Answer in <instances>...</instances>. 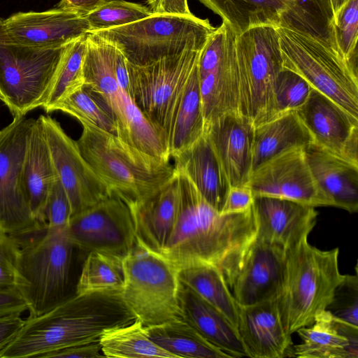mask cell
I'll list each match as a JSON object with an SVG mask.
<instances>
[{"label": "cell", "mask_w": 358, "mask_h": 358, "mask_svg": "<svg viewBox=\"0 0 358 358\" xmlns=\"http://www.w3.org/2000/svg\"><path fill=\"white\" fill-rule=\"evenodd\" d=\"M66 45L32 47L0 39V100L13 117L43 106Z\"/></svg>", "instance_id": "cell-10"}, {"label": "cell", "mask_w": 358, "mask_h": 358, "mask_svg": "<svg viewBox=\"0 0 358 358\" xmlns=\"http://www.w3.org/2000/svg\"><path fill=\"white\" fill-rule=\"evenodd\" d=\"M59 110L76 118L81 124H92L121 137L117 118L107 102L85 83L57 103L51 112Z\"/></svg>", "instance_id": "cell-37"}, {"label": "cell", "mask_w": 358, "mask_h": 358, "mask_svg": "<svg viewBox=\"0 0 358 358\" xmlns=\"http://www.w3.org/2000/svg\"><path fill=\"white\" fill-rule=\"evenodd\" d=\"M256 239L284 250L308 238L317 217L315 208L278 197H254Z\"/></svg>", "instance_id": "cell-19"}, {"label": "cell", "mask_w": 358, "mask_h": 358, "mask_svg": "<svg viewBox=\"0 0 358 358\" xmlns=\"http://www.w3.org/2000/svg\"><path fill=\"white\" fill-rule=\"evenodd\" d=\"M254 129L253 124L239 113L224 114L205 124L204 132L230 187L248 183L252 174Z\"/></svg>", "instance_id": "cell-20"}, {"label": "cell", "mask_w": 358, "mask_h": 358, "mask_svg": "<svg viewBox=\"0 0 358 358\" xmlns=\"http://www.w3.org/2000/svg\"><path fill=\"white\" fill-rule=\"evenodd\" d=\"M66 230L74 245L88 253L99 251L124 258L136 243L131 210L113 194L73 215Z\"/></svg>", "instance_id": "cell-14"}, {"label": "cell", "mask_w": 358, "mask_h": 358, "mask_svg": "<svg viewBox=\"0 0 358 358\" xmlns=\"http://www.w3.org/2000/svg\"><path fill=\"white\" fill-rule=\"evenodd\" d=\"M25 115L0 130V226L11 235L28 234L43 226L32 216L23 182V164L31 125Z\"/></svg>", "instance_id": "cell-12"}, {"label": "cell", "mask_w": 358, "mask_h": 358, "mask_svg": "<svg viewBox=\"0 0 358 358\" xmlns=\"http://www.w3.org/2000/svg\"><path fill=\"white\" fill-rule=\"evenodd\" d=\"M126 141L151 156L169 161L168 138L140 110L129 94H123Z\"/></svg>", "instance_id": "cell-39"}, {"label": "cell", "mask_w": 358, "mask_h": 358, "mask_svg": "<svg viewBox=\"0 0 358 358\" xmlns=\"http://www.w3.org/2000/svg\"><path fill=\"white\" fill-rule=\"evenodd\" d=\"M27 310V306L17 289H0V315L22 314Z\"/></svg>", "instance_id": "cell-51"}, {"label": "cell", "mask_w": 358, "mask_h": 358, "mask_svg": "<svg viewBox=\"0 0 358 358\" xmlns=\"http://www.w3.org/2000/svg\"><path fill=\"white\" fill-rule=\"evenodd\" d=\"M238 331L249 357H294L292 336L283 327L275 299L241 306Z\"/></svg>", "instance_id": "cell-22"}, {"label": "cell", "mask_w": 358, "mask_h": 358, "mask_svg": "<svg viewBox=\"0 0 358 358\" xmlns=\"http://www.w3.org/2000/svg\"><path fill=\"white\" fill-rule=\"evenodd\" d=\"M76 141L79 150L111 194L129 207L159 192L175 176L169 161L151 156L118 136L84 123Z\"/></svg>", "instance_id": "cell-3"}, {"label": "cell", "mask_w": 358, "mask_h": 358, "mask_svg": "<svg viewBox=\"0 0 358 358\" xmlns=\"http://www.w3.org/2000/svg\"><path fill=\"white\" fill-rule=\"evenodd\" d=\"M277 25L308 34L341 55L328 0H287V7L281 13Z\"/></svg>", "instance_id": "cell-35"}, {"label": "cell", "mask_w": 358, "mask_h": 358, "mask_svg": "<svg viewBox=\"0 0 358 358\" xmlns=\"http://www.w3.org/2000/svg\"><path fill=\"white\" fill-rule=\"evenodd\" d=\"M215 28L194 15H152L116 28L92 32L117 48L129 64L143 66L187 50H201Z\"/></svg>", "instance_id": "cell-6"}, {"label": "cell", "mask_w": 358, "mask_h": 358, "mask_svg": "<svg viewBox=\"0 0 358 358\" xmlns=\"http://www.w3.org/2000/svg\"><path fill=\"white\" fill-rule=\"evenodd\" d=\"M0 231H2V230H1V226H0Z\"/></svg>", "instance_id": "cell-55"}, {"label": "cell", "mask_w": 358, "mask_h": 358, "mask_svg": "<svg viewBox=\"0 0 358 358\" xmlns=\"http://www.w3.org/2000/svg\"><path fill=\"white\" fill-rule=\"evenodd\" d=\"M296 112L313 143L358 164V117L314 88Z\"/></svg>", "instance_id": "cell-18"}, {"label": "cell", "mask_w": 358, "mask_h": 358, "mask_svg": "<svg viewBox=\"0 0 358 358\" xmlns=\"http://www.w3.org/2000/svg\"><path fill=\"white\" fill-rule=\"evenodd\" d=\"M336 45L343 58L357 74L358 0H348L334 22Z\"/></svg>", "instance_id": "cell-43"}, {"label": "cell", "mask_w": 358, "mask_h": 358, "mask_svg": "<svg viewBox=\"0 0 358 358\" xmlns=\"http://www.w3.org/2000/svg\"><path fill=\"white\" fill-rule=\"evenodd\" d=\"M99 343L105 357L176 358L155 343L138 320L105 330Z\"/></svg>", "instance_id": "cell-36"}, {"label": "cell", "mask_w": 358, "mask_h": 358, "mask_svg": "<svg viewBox=\"0 0 358 358\" xmlns=\"http://www.w3.org/2000/svg\"><path fill=\"white\" fill-rule=\"evenodd\" d=\"M104 357L99 341L76 345L47 354L43 358H98Z\"/></svg>", "instance_id": "cell-48"}, {"label": "cell", "mask_w": 358, "mask_h": 358, "mask_svg": "<svg viewBox=\"0 0 358 358\" xmlns=\"http://www.w3.org/2000/svg\"><path fill=\"white\" fill-rule=\"evenodd\" d=\"M239 113L254 126L270 120L276 78L282 69L275 25L252 27L236 35Z\"/></svg>", "instance_id": "cell-9"}, {"label": "cell", "mask_w": 358, "mask_h": 358, "mask_svg": "<svg viewBox=\"0 0 358 358\" xmlns=\"http://www.w3.org/2000/svg\"><path fill=\"white\" fill-rule=\"evenodd\" d=\"M16 244V289L29 317L52 309L69 298L73 250L66 226H43L34 232L13 236Z\"/></svg>", "instance_id": "cell-4"}, {"label": "cell", "mask_w": 358, "mask_h": 358, "mask_svg": "<svg viewBox=\"0 0 358 358\" xmlns=\"http://www.w3.org/2000/svg\"><path fill=\"white\" fill-rule=\"evenodd\" d=\"M253 200L254 196L248 184L230 187L221 213L244 212L252 207Z\"/></svg>", "instance_id": "cell-47"}, {"label": "cell", "mask_w": 358, "mask_h": 358, "mask_svg": "<svg viewBox=\"0 0 358 358\" xmlns=\"http://www.w3.org/2000/svg\"><path fill=\"white\" fill-rule=\"evenodd\" d=\"M282 69L301 76L358 117V76L334 49L317 38L296 29L275 26Z\"/></svg>", "instance_id": "cell-8"}, {"label": "cell", "mask_w": 358, "mask_h": 358, "mask_svg": "<svg viewBox=\"0 0 358 358\" xmlns=\"http://www.w3.org/2000/svg\"><path fill=\"white\" fill-rule=\"evenodd\" d=\"M124 282L123 258L92 251L84 262L76 294L121 292Z\"/></svg>", "instance_id": "cell-38"}, {"label": "cell", "mask_w": 358, "mask_h": 358, "mask_svg": "<svg viewBox=\"0 0 358 358\" xmlns=\"http://www.w3.org/2000/svg\"><path fill=\"white\" fill-rule=\"evenodd\" d=\"M87 35L68 44L58 66L47 99L42 106L46 113L84 83L83 61Z\"/></svg>", "instance_id": "cell-40"}, {"label": "cell", "mask_w": 358, "mask_h": 358, "mask_svg": "<svg viewBox=\"0 0 358 358\" xmlns=\"http://www.w3.org/2000/svg\"><path fill=\"white\" fill-rule=\"evenodd\" d=\"M22 176L32 216L45 225V204L57 176L39 117L31 127Z\"/></svg>", "instance_id": "cell-29"}, {"label": "cell", "mask_w": 358, "mask_h": 358, "mask_svg": "<svg viewBox=\"0 0 358 358\" xmlns=\"http://www.w3.org/2000/svg\"><path fill=\"white\" fill-rule=\"evenodd\" d=\"M106 0H60L57 7L86 15L101 6Z\"/></svg>", "instance_id": "cell-52"}, {"label": "cell", "mask_w": 358, "mask_h": 358, "mask_svg": "<svg viewBox=\"0 0 358 358\" xmlns=\"http://www.w3.org/2000/svg\"><path fill=\"white\" fill-rule=\"evenodd\" d=\"M175 170L178 213L162 254L178 269L199 264L215 266L231 291L245 256L256 239L253 206L244 212L222 214L207 203L184 173Z\"/></svg>", "instance_id": "cell-1"}, {"label": "cell", "mask_w": 358, "mask_h": 358, "mask_svg": "<svg viewBox=\"0 0 358 358\" xmlns=\"http://www.w3.org/2000/svg\"><path fill=\"white\" fill-rule=\"evenodd\" d=\"M90 31L85 15L57 7L0 17V39L20 45L65 46Z\"/></svg>", "instance_id": "cell-17"}, {"label": "cell", "mask_w": 358, "mask_h": 358, "mask_svg": "<svg viewBox=\"0 0 358 358\" xmlns=\"http://www.w3.org/2000/svg\"><path fill=\"white\" fill-rule=\"evenodd\" d=\"M338 248L322 250L306 238L285 251L282 279L275 298L285 331L290 336L313 324L327 309L344 278Z\"/></svg>", "instance_id": "cell-5"}, {"label": "cell", "mask_w": 358, "mask_h": 358, "mask_svg": "<svg viewBox=\"0 0 358 358\" xmlns=\"http://www.w3.org/2000/svg\"><path fill=\"white\" fill-rule=\"evenodd\" d=\"M178 207V183L174 178L149 199L129 207L136 241L147 248L162 252L173 229Z\"/></svg>", "instance_id": "cell-26"}, {"label": "cell", "mask_w": 358, "mask_h": 358, "mask_svg": "<svg viewBox=\"0 0 358 358\" xmlns=\"http://www.w3.org/2000/svg\"><path fill=\"white\" fill-rule=\"evenodd\" d=\"M236 34L224 22L214 29L198 62L205 124L229 113H239Z\"/></svg>", "instance_id": "cell-13"}, {"label": "cell", "mask_w": 358, "mask_h": 358, "mask_svg": "<svg viewBox=\"0 0 358 358\" xmlns=\"http://www.w3.org/2000/svg\"><path fill=\"white\" fill-rule=\"evenodd\" d=\"M115 72L119 87L124 92L129 95V82L127 60L117 48H116L115 57Z\"/></svg>", "instance_id": "cell-53"}, {"label": "cell", "mask_w": 358, "mask_h": 358, "mask_svg": "<svg viewBox=\"0 0 358 358\" xmlns=\"http://www.w3.org/2000/svg\"><path fill=\"white\" fill-rule=\"evenodd\" d=\"M199 1L218 15L236 35L258 25H277L287 7V0Z\"/></svg>", "instance_id": "cell-32"}, {"label": "cell", "mask_w": 358, "mask_h": 358, "mask_svg": "<svg viewBox=\"0 0 358 358\" xmlns=\"http://www.w3.org/2000/svg\"><path fill=\"white\" fill-rule=\"evenodd\" d=\"M179 301L182 319L210 343L231 357H248L238 329L221 312L181 282Z\"/></svg>", "instance_id": "cell-27"}, {"label": "cell", "mask_w": 358, "mask_h": 358, "mask_svg": "<svg viewBox=\"0 0 358 358\" xmlns=\"http://www.w3.org/2000/svg\"><path fill=\"white\" fill-rule=\"evenodd\" d=\"M135 320L120 292L75 294L45 313L25 319L0 358H43L60 349L99 341L105 330Z\"/></svg>", "instance_id": "cell-2"}, {"label": "cell", "mask_w": 358, "mask_h": 358, "mask_svg": "<svg viewBox=\"0 0 358 358\" xmlns=\"http://www.w3.org/2000/svg\"><path fill=\"white\" fill-rule=\"evenodd\" d=\"M145 330L155 343L176 358L231 357L182 319L145 327Z\"/></svg>", "instance_id": "cell-34"}, {"label": "cell", "mask_w": 358, "mask_h": 358, "mask_svg": "<svg viewBox=\"0 0 358 358\" xmlns=\"http://www.w3.org/2000/svg\"><path fill=\"white\" fill-rule=\"evenodd\" d=\"M253 196L278 197L313 206H332L310 171L303 148L283 151L256 169L248 181Z\"/></svg>", "instance_id": "cell-16"}, {"label": "cell", "mask_w": 358, "mask_h": 358, "mask_svg": "<svg viewBox=\"0 0 358 358\" xmlns=\"http://www.w3.org/2000/svg\"><path fill=\"white\" fill-rule=\"evenodd\" d=\"M313 87L301 76L282 69L275 81L273 108L270 120L296 111L307 99Z\"/></svg>", "instance_id": "cell-42"}, {"label": "cell", "mask_w": 358, "mask_h": 358, "mask_svg": "<svg viewBox=\"0 0 358 358\" xmlns=\"http://www.w3.org/2000/svg\"><path fill=\"white\" fill-rule=\"evenodd\" d=\"M153 15H191L187 0H147Z\"/></svg>", "instance_id": "cell-49"}, {"label": "cell", "mask_w": 358, "mask_h": 358, "mask_svg": "<svg viewBox=\"0 0 358 358\" xmlns=\"http://www.w3.org/2000/svg\"><path fill=\"white\" fill-rule=\"evenodd\" d=\"M123 303L145 327L182 319L179 269L136 241L123 258Z\"/></svg>", "instance_id": "cell-7"}, {"label": "cell", "mask_w": 358, "mask_h": 358, "mask_svg": "<svg viewBox=\"0 0 358 358\" xmlns=\"http://www.w3.org/2000/svg\"><path fill=\"white\" fill-rule=\"evenodd\" d=\"M313 139L296 111L255 126L252 173L280 152L305 148Z\"/></svg>", "instance_id": "cell-30"}, {"label": "cell", "mask_w": 358, "mask_h": 358, "mask_svg": "<svg viewBox=\"0 0 358 358\" xmlns=\"http://www.w3.org/2000/svg\"><path fill=\"white\" fill-rule=\"evenodd\" d=\"M326 310L336 318L358 327L357 270L355 275H344Z\"/></svg>", "instance_id": "cell-44"}, {"label": "cell", "mask_w": 358, "mask_h": 358, "mask_svg": "<svg viewBox=\"0 0 358 358\" xmlns=\"http://www.w3.org/2000/svg\"><path fill=\"white\" fill-rule=\"evenodd\" d=\"M38 117L55 174L70 201L71 217L112 195L59 122L49 115Z\"/></svg>", "instance_id": "cell-15"}, {"label": "cell", "mask_w": 358, "mask_h": 358, "mask_svg": "<svg viewBox=\"0 0 358 358\" xmlns=\"http://www.w3.org/2000/svg\"><path fill=\"white\" fill-rule=\"evenodd\" d=\"M15 250L13 236L0 231V289H16Z\"/></svg>", "instance_id": "cell-46"}, {"label": "cell", "mask_w": 358, "mask_h": 358, "mask_svg": "<svg viewBox=\"0 0 358 358\" xmlns=\"http://www.w3.org/2000/svg\"><path fill=\"white\" fill-rule=\"evenodd\" d=\"M116 48L97 35L89 32L83 61L85 84L99 94L115 113L121 130L120 138L126 142L123 94L115 72Z\"/></svg>", "instance_id": "cell-28"}, {"label": "cell", "mask_w": 358, "mask_h": 358, "mask_svg": "<svg viewBox=\"0 0 358 358\" xmlns=\"http://www.w3.org/2000/svg\"><path fill=\"white\" fill-rule=\"evenodd\" d=\"M202 50H187L143 66L127 62L130 97L167 138L185 87L198 64Z\"/></svg>", "instance_id": "cell-11"}, {"label": "cell", "mask_w": 358, "mask_h": 358, "mask_svg": "<svg viewBox=\"0 0 358 358\" xmlns=\"http://www.w3.org/2000/svg\"><path fill=\"white\" fill-rule=\"evenodd\" d=\"M296 332L302 342L294 345V357H358V327L336 318L327 310L317 314L312 324Z\"/></svg>", "instance_id": "cell-24"}, {"label": "cell", "mask_w": 358, "mask_h": 358, "mask_svg": "<svg viewBox=\"0 0 358 358\" xmlns=\"http://www.w3.org/2000/svg\"><path fill=\"white\" fill-rule=\"evenodd\" d=\"M178 275L182 284L221 312L238 329L241 306L217 267L194 264L179 269Z\"/></svg>", "instance_id": "cell-33"}, {"label": "cell", "mask_w": 358, "mask_h": 358, "mask_svg": "<svg viewBox=\"0 0 358 358\" xmlns=\"http://www.w3.org/2000/svg\"><path fill=\"white\" fill-rule=\"evenodd\" d=\"M348 1V0H328L332 10L334 22H335L339 11Z\"/></svg>", "instance_id": "cell-54"}, {"label": "cell", "mask_w": 358, "mask_h": 358, "mask_svg": "<svg viewBox=\"0 0 358 358\" xmlns=\"http://www.w3.org/2000/svg\"><path fill=\"white\" fill-rule=\"evenodd\" d=\"M148 7L124 0H106L85 15L90 31L127 25L152 15Z\"/></svg>", "instance_id": "cell-41"}, {"label": "cell", "mask_w": 358, "mask_h": 358, "mask_svg": "<svg viewBox=\"0 0 358 358\" xmlns=\"http://www.w3.org/2000/svg\"><path fill=\"white\" fill-rule=\"evenodd\" d=\"M44 217L45 225L48 227L67 226L71 217L69 199L57 177L48 196Z\"/></svg>", "instance_id": "cell-45"}, {"label": "cell", "mask_w": 358, "mask_h": 358, "mask_svg": "<svg viewBox=\"0 0 358 358\" xmlns=\"http://www.w3.org/2000/svg\"><path fill=\"white\" fill-rule=\"evenodd\" d=\"M310 171L332 206L358 210V164L312 143L303 148Z\"/></svg>", "instance_id": "cell-23"}, {"label": "cell", "mask_w": 358, "mask_h": 358, "mask_svg": "<svg viewBox=\"0 0 358 358\" xmlns=\"http://www.w3.org/2000/svg\"><path fill=\"white\" fill-rule=\"evenodd\" d=\"M285 251L255 239L231 289L239 305L251 306L275 298L282 279Z\"/></svg>", "instance_id": "cell-21"}, {"label": "cell", "mask_w": 358, "mask_h": 358, "mask_svg": "<svg viewBox=\"0 0 358 358\" xmlns=\"http://www.w3.org/2000/svg\"><path fill=\"white\" fill-rule=\"evenodd\" d=\"M173 159L175 169L184 173L207 203L221 213L230 185L206 134Z\"/></svg>", "instance_id": "cell-25"}, {"label": "cell", "mask_w": 358, "mask_h": 358, "mask_svg": "<svg viewBox=\"0 0 358 358\" xmlns=\"http://www.w3.org/2000/svg\"><path fill=\"white\" fill-rule=\"evenodd\" d=\"M21 315L17 313L0 315V352L22 328L24 320Z\"/></svg>", "instance_id": "cell-50"}, {"label": "cell", "mask_w": 358, "mask_h": 358, "mask_svg": "<svg viewBox=\"0 0 358 358\" xmlns=\"http://www.w3.org/2000/svg\"><path fill=\"white\" fill-rule=\"evenodd\" d=\"M204 129L197 64L186 84L168 136L170 157L193 144Z\"/></svg>", "instance_id": "cell-31"}]
</instances>
